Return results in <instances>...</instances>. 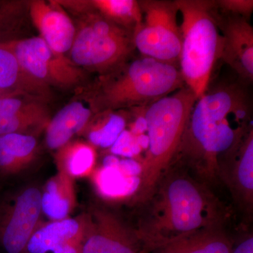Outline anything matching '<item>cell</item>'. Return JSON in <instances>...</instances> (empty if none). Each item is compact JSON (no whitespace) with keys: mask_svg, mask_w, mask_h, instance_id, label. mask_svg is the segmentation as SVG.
<instances>
[{"mask_svg":"<svg viewBox=\"0 0 253 253\" xmlns=\"http://www.w3.org/2000/svg\"><path fill=\"white\" fill-rule=\"evenodd\" d=\"M0 89L46 103L51 89L25 71L10 50L0 45Z\"/></svg>","mask_w":253,"mask_h":253,"instance_id":"15","label":"cell"},{"mask_svg":"<svg viewBox=\"0 0 253 253\" xmlns=\"http://www.w3.org/2000/svg\"><path fill=\"white\" fill-rule=\"evenodd\" d=\"M76 203L74 182L71 177L58 172L46 182L42 193V211L51 221L68 218Z\"/></svg>","mask_w":253,"mask_h":253,"instance_id":"18","label":"cell"},{"mask_svg":"<svg viewBox=\"0 0 253 253\" xmlns=\"http://www.w3.org/2000/svg\"><path fill=\"white\" fill-rule=\"evenodd\" d=\"M96 159L94 146L81 140L70 141L58 149L55 156L59 172L73 180L89 175L94 169Z\"/></svg>","mask_w":253,"mask_h":253,"instance_id":"20","label":"cell"},{"mask_svg":"<svg viewBox=\"0 0 253 253\" xmlns=\"http://www.w3.org/2000/svg\"><path fill=\"white\" fill-rule=\"evenodd\" d=\"M87 217L66 218L38 226L28 246V253H53L68 243L84 239Z\"/></svg>","mask_w":253,"mask_h":253,"instance_id":"14","label":"cell"},{"mask_svg":"<svg viewBox=\"0 0 253 253\" xmlns=\"http://www.w3.org/2000/svg\"><path fill=\"white\" fill-rule=\"evenodd\" d=\"M223 37L220 60L251 85L253 81V28L249 19L219 9Z\"/></svg>","mask_w":253,"mask_h":253,"instance_id":"10","label":"cell"},{"mask_svg":"<svg viewBox=\"0 0 253 253\" xmlns=\"http://www.w3.org/2000/svg\"><path fill=\"white\" fill-rule=\"evenodd\" d=\"M95 11L109 21L134 31L142 20L140 6L136 0H90Z\"/></svg>","mask_w":253,"mask_h":253,"instance_id":"23","label":"cell"},{"mask_svg":"<svg viewBox=\"0 0 253 253\" xmlns=\"http://www.w3.org/2000/svg\"><path fill=\"white\" fill-rule=\"evenodd\" d=\"M231 253H253V239L252 236L240 243Z\"/></svg>","mask_w":253,"mask_h":253,"instance_id":"30","label":"cell"},{"mask_svg":"<svg viewBox=\"0 0 253 253\" xmlns=\"http://www.w3.org/2000/svg\"><path fill=\"white\" fill-rule=\"evenodd\" d=\"M138 239L112 216L96 212L87 218L83 253H139Z\"/></svg>","mask_w":253,"mask_h":253,"instance_id":"12","label":"cell"},{"mask_svg":"<svg viewBox=\"0 0 253 253\" xmlns=\"http://www.w3.org/2000/svg\"><path fill=\"white\" fill-rule=\"evenodd\" d=\"M38 154L36 136L20 134L0 136V178L22 172L36 160Z\"/></svg>","mask_w":253,"mask_h":253,"instance_id":"16","label":"cell"},{"mask_svg":"<svg viewBox=\"0 0 253 253\" xmlns=\"http://www.w3.org/2000/svg\"><path fill=\"white\" fill-rule=\"evenodd\" d=\"M46 104L35 101L17 113L0 118V136L10 134L36 136L46 129L51 119Z\"/></svg>","mask_w":253,"mask_h":253,"instance_id":"21","label":"cell"},{"mask_svg":"<svg viewBox=\"0 0 253 253\" xmlns=\"http://www.w3.org/2000/svg\"><path fill=\"white\" fill-rule=\"evenodd\" d=\"M249 86L239 78L210 83L195 103L173 161L211 169L224 155L235 154L253 129Z\"/></svg>","mask_w":253,"mask_h":253,"instance_id":"1","label":"cell"},{"mask_svg":"<svg viewBox=\"0 0 253 253\" xmlns=\"http://www.w3.org/2000/svg\"><path fill=\"white\" fill-rule=\"evenodd\" d=\"M198 98L186 85L150 104L145 113L149 147L141 164V195H147L172 165Z\"/></svg>","mask_w":253,"mask_h":253,"instance_id":"4","label":"cell"},{"mask_svg":"<svg viewBox=\"0 0 253 253\" xmlns=\"http://www.w3.org/2000/svg\"><path fill=\"white\" fill-rule=\"evenodd\" d=\"M154 229L145 233L148 246L166 247L204 231L212 222L211 200L200 184L186 176L172 177L162 190Z\"/></svg>","mask_w":253,"mask_h":253,"instance_id":"5","label":"cell"},{"mask_svg":"<svg viewBox=\"0 0 253 253\" xmlns=\"http://www.w3.org/2000/svg\"><path fill=\"white\" fill-rule=\"evenodd\" d=\"M21 96V95L14 94V93H11L9 92V91L1 90V89H0V99H1V98L8 97V96Z\"/></svg>","mask_w":253,"mask_h":253,"instance_id":"31","label":"cell"},{"mask_svg":"<svg viewBox=\"0 0 253 253\" xmlns=\"http://www.w3.org/2000/svg\"><path fill=\"white\" fill-rule=\"evenodd\" d=\"M142 20L134 31V43L141 56L179 67L181 43L175 0H140Z\"/></svg>","mask_w":253,"mask_h":253,"instance_id":"7","label":"cell"},{"mask_svg":"<svg viewBox=\"0 0 253 253\" xmlns=\"http://www.w3.org/2000/svg\"><path fill=\"white\" fill-rule=\"evenodd\" d=\"M40 101L24 96H8L0 99V118L14 114L27 107L32 103ZM44 102V101H43Z\"/></svg>","mask_w":253,"mask_h":253,"instance_id":"28","label":"cell"},{"mask_svg":"<svg viewBox=\"0 0 253 253\" xmlns=\"http://www.w3.org/2000/svg\"><path fill=\"white\" fill-rule=\"evenodd\" d=\"M10 50L28 75L51 89L72 87L79 84L84 73L66 56L54 52L40 36L0 42Z\"/></svg>","mask_w":253,"mask_h":253,"instance_id":"8","label":"cell"},{"mask_svg":"<svg viewBox=\"0 0 253 253\" xmlns=\"http://www.w3.org/2000/svg\"><path fill=\"white\" fill-rule=\"evenodd\" d=\"M239 161L236 167V177L240 188L251 194L253 189V133H248L238 150Z\"/></svg>","mask_w":253,"mask_h":253,"instance_id":"24","label":"cell"},{"mask_svg":"<svg viewBox=\"0 0 253 253\" xmlns=\"http://www.w3.org/2000/svg\"><path fill=\"white\" fill-rule=\"evenodd\" d=\"M181 15L179 68L183 81L196 97L204 94L220 60L223 37L219 9L212 0H175Z\"/></svg>","mask_w":253,"mask_h":253,"instance_id":"3","label":"cell"},{"mask_svg":"<svg viewBox=\"0 0 253 253\" xmlns=\"http://www.w3.org/2000/svg\"><path fill=\"white\" fill-rule=\"evenodd\" d=\"M96 113L89 95L73 100L50 119L45 129V143L57 151L78 134H82Z\"/></svg>","mask_w":253,"mask_h":253,"instance_id":"13","label":"cell"},{"mask_svg":"<svg viewBox=\"0 0 253 253\" xmlns=\"http://www.w3.org/2000/svg\"><path fill=\"white\" fill-rule=\"evenodd\" d=\"M129 116L130 112L126 110L95 113L82 134L94 147L109 149L126 129Z\"/></svg>","mask_w":253,"mask_h":253,"instance_id":"19","label":"cell"},{"mask_svg":"<svg viewBox=\"0 0 253 253\" xmlns=\"http://www.w3.org/2000/svg\"><path fill=\"white\" fill-rule=\"evenodd\" d=\"M119 158L113 155L104 158L102 167L95 171L93 182L98 193L104 198L122 199L137 191L140 186L139 176H131L118 167Z\"/></svg>","mask_w":253,"mask_h":253,"instance_id":"17","label":"cell"},{"mask_svg":"<svg viewBox=\"0 0 253 253\" xmlns=\"http://www.w3.org/2000/svg\"><path fill=\"white\" fill-rule=\"evenodd\" d=\"M42 192L23 190L0 201V246L6 253H28V246L40 226Z\"/></svg>","mask_w":253,"mask_h":253,"instance_id":"9","label":"cell"},{"mask_svg":"<svg viewBox=\"0 0 253 253\" xmlns=\"http://www.w3.org/2000/svg\"><path fill=\"white\" fill-rule=\"evenodd\" d=\"M76 36L68 58L77 67L101 75L132 56L134 31L121 27L94 9L78 16Z\"/></svg>","mask_w":253,"mask_h":253,"instance_id":"6","label":"cell"},{"mask_svg":"<svg viewBox=\"0 0 253 253\" xmlns=\"http://www.w3.org/2000/svg\"><path fill=\"white\" fill-rule=\"evenodd\" d=\"M27 6L21 0H0V42L11 40Z\"/></svg>","mask_w":253,"mask_h":253,"instance_id":"25","label":"cell"},{"mask_svg":"<svg viewBox=\"0 0 253 253\" xmlns=\"http://www.w3.org/2000/svg\"><path fill=\"white\" fill-rule=\"evenodd\" d=\"M30 17L40 37L56 54L68 57L76 27L67 11L56 1H28Z\"/></svg>","mask_w":253,"mask_h":253,"instance_id":"11","label":"cell"},{"mask_svg":"<svg viewBox=\"0 0 253 253\" xmlns=\"http://www.w3.org/2000/svg\"><path fill=\"white\" fill-rule=\"evenodd\" d=\"M118 167L123 172L131 176H140L142 170L141 164L132 158L120 159Z\"/></svg>","mask_w":253,"mask_h":253,"instance_id":"29","label":"cell"},{"mask_svg":"<svg viewBox=\"0 0 253 253\" xmlns=\"http://www.w3.org/2000/svg\"><path fill=\"white\" fill-rule=\"evenodd\" d=\"M167 253H231L230 241L221 233L204 230L168 244Z\"/></svg>","mask_w":253,"mask_h":253,"instance_id":"22","label":"cell"},{"mask_svg":"<svg viewBox=\"0 0 253 253\" xmlns=\"http://www.w3.org/2000/svg\"><path fill=\"white\" fill-rule=\"evenodd\" d=\"M216 4L221 12L249 20L253 11V0H218Z\"/></svg>","mask_w":253,"mask_h":253,"instance_id":"27","label":"cell"},{"mask_svg":"<svg viewBox=\"0 0 253 253\" xmlns=\"http://www.w3.org/2000/svg\"><path fill=\"white\" fill-rule=\"evenodd\" d=\"M113 156L132 158L141 154L142 149L138 144L136 136L131 134L128 129H125L118 136L114 144L109 148Z\"/></svg>","mask_w":253,"mask_h":253,"instance_id":"26","label":"cell"},{"mask_svg":"<svg viewBox=\"0 0 253 253\" xmlns=\"http://www.w3.org/2000/svg\"><path fill=\"white\" fill-rule=\"evenodd\" d=\"M185 86L178 66L141 56L99 76L89 98L95 112L149 106Z\"/></svg>","mask_w":253,"mask_h":253,"instance_id":"2","label":"cell"}]
</instances>
